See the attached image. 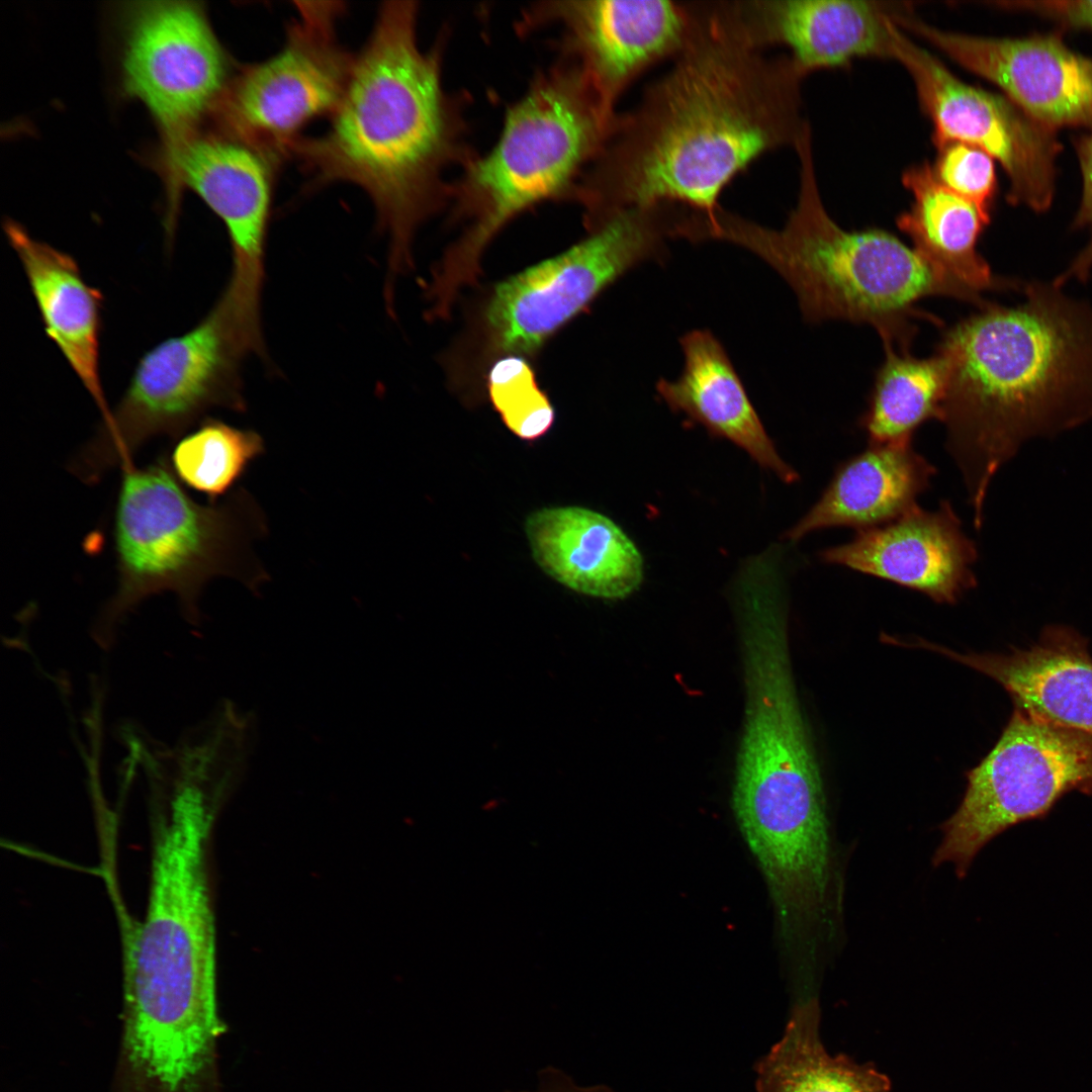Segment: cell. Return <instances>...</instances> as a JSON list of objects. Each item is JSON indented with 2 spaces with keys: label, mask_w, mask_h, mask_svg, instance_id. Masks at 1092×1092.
Segmentation results:
<instances>
[{
  "label": "cell",
  "mask_w": 1092,
  "mask_h": 1092,
  "mask_svg": "<svg viewBox=\"0 0 1092 1092\" xmlns=\"http://www.w3.org/2000/svg\"><path fill=\"white\" fill-rule=\"evenodd\" d=\"M679 213L673 204L624 210L567 251L498 284L485 315L495 348L518 356L535 352L627 271L664 260Z\"/></svg>",
  "instance_id": "8fae6325"
},
{
  "label": "cell",
  "mask_w": 1092,
  "mask_h": 1092,
  "mask_svg": "<svg viewBox=\"0 0 1092 1092\" xmlns=\"http://www.w3.org/2000/svg\"><path fill=\"white\" fill-rule=\"evenodd\" d=\"M892 59L910 75L937 149L952 143L977 148L1000 163L1009 180L1008 201L1046 210L1055 192L1060 151L1052 128L1008 98L969 85L895 24Z\"/></svg>",
  "instance_id": "4fadbf2b"
},
{
  "label": "cell",
  "mask_w": 1092,
  "mask_h": 1092,
  "mask_svg": "<svg viewBox=\"0 0 1092 1092\" xmlns=\"http://www.w3.org/2000/svg\"><path fill=\"white\" fill-rule=\"evenodd\" d=\"M525 531L542 570L576 593L624 599L642 582L640 551L601 513L576 506L545 508L528 516Z\"/></svg>",
  "instance_id": "44dd1931"
},
{
  "label": "cell",
  "mask_w": 1092,
  "mask_h": 1092,
  "mask_svg": "<svg viewBox=\"0 0 1092 1092\" xmlns=\"http://www.w3.org/2000/svg\"><path fill=\"white\" fill-rule=\"evenodd\" d=\"M745 710L732 807L740 831L769 842L808 836L825 799L793 677L787 620L760 612L739 625Z\"/></svg>",
  "instance_id": "ba28073f"
},
{
  "label": "cell",
  "mask_w": 1092,
  "mask_h": 1092,
  "mask_svg": "<svg viewBox=\"0 0 1092 1092\" xmlns=\"http://www.w3.org/2000/svg\"><path fill=\"white\" fill-rule=\"evenodd\" d=\"M930 647L1000 684L1014 707L1092 735V656L1075 629L1046 626L1029 648L1007 653Z\"/></svg>",
  "instance_id": "ffe728a7"
},
{
  "label": "cell",
  "mask_w": 1092,
  "mask_h": 1092,
  "mask_svg": "<svg viewBox=\"0 0 1092 1092\" xmlns=\"http://www.w3.org/2000/svg\"><path fill=\"white\" fill-rule=\"evenodd\" d=\"M4 232L16 253L39 310L47 335L100 411L110 417L100 376V332L103 296L83 278L69 254L32 238L13 220Z\"/></svg>",
  "instance_id": "7402d4cb"
},
{
  "label": "cell",
  "mask_w": 1092,
  "mask_h": 1092,
  "mask_svg": "<svg viewBox=\"0 0 1092 1092\" xmlns=\"http://www.w3.org/2000/svg\"><path fill=\"white\" fill-rule=\"evenodd\" d=\"M1002 6L1033 11L1074 27L1092 29V0L1001 2Z\"/></svg>",
  "instance_id": "1f68e13d"
},
{
  "label": "cell",
  "mask_w": 1092,
  "mask_h": 1092,
  "mask_svg": "<svg viewBox=\"0 0 1092 1092\" xmlns=\"http://www.w3.org/2000/svg\"><path fill=\"white\" fill-rule=\"evenodd\" d=\"M935 473L912 442L870 444L836 467L818 500L784 537L795 542L821 529L862 531L889 523L917 506Z\"/></svg>",
  "instance_id": "cb8c5ba5"
},
{
  "label": "cell",
  "mask_w": 1092,
  "mask_h": 1092,
  "mask_svg": "<svg viewBox=\"0 0 1092 1092\" xmlns=\"http://www.w3.org/2000/svg\"><path fill=\"white\" fill-rule=\"evenodd\" d=\"M265 452L262 437L207 418L180 437L167 454L181 484L204 493L209 502L229 494L253 461Z\"/></svg>",
  "instance_id": "83f0119b"
},
{
  "label": "cell",
  "mask_w": 1092,
  "mask_h": 1092,
  "mask_svg": "<svg viewBox=\"0 0 1092 1092\" xmlns=\"http://www.w3.org/2000/svg\"><path fill=\"white\" fill-rule=\"evenodd\" d=\"M692 23L691 1L574 0L533 4L520 27L559 26L561 55L578 65L615 117L619 99L640 76L679 54Z\"/></svg>",
  "instance_id": "2e32d148"
},
{
  "label": "cell",
  "mask_w": 1092,
  "mask_h": 1092,
  "mask_svg": "<svg viewBox=\"0 0 1092 1092\" xmlns=\"http://www.w3.org/2000/svg\"><path fill=\"white\" fill-rule=\"evenodd\" d=\"M506 1092H615L605 1084L580 1085L564 1070L547 1066L538 1071L537 1085L533 1090Z\"/></svg>",
  "instance_id": "d6a6232c"
},
{
  "label": "cell",
  "mask_w": 1092,
  "mask_h": 1092,
  "mask_svg": "<svg viewBox=\"0 0 1092 1092\" xmlns=\"http://www.w3.org/2000/svg\"><path fill=\"white\" fill-rule=\"evenodd\" d=\"M247 355L213 305L192 329L142 356L110 417L75 454L69 470L85 483H97L110 470L134 464L136 451L151 438L176 441L215 407L243 411L239 367Z\"/></svg>",
  "instance_id": "9c48e42d"
},
{
  "label": "cell",
  "mask_w": 1092,
  "mask_h": 1092,
  "mask_svg": "<svg viewBox=\"0 0 1092 1092\" xmlns=\"http://www.w3.org/2000/svg\"><path fill=\"white\" fill-rule=\"evenodd\" d=\"M815 998L798 1001L782 1037L755 1064L756 1092H891L889 1079L843 1055L831 1056L819 1033Z\"/></svg>",
  "instance_id": "484cf974"
},
{
  "label": "cell",
  "mask_w": 1092,
  "mask_h": 1092,
  "mask_svg": "<svg viewBox=\"0 0 1092 1092\" xmlns=\"http://www.w3.org/2000/svg\"><path fill=\"white\" fill-rule=\"evenodd\" d=\"M488 392L506 427L521 440L536 442L552 428L555 411L524 358L510 355L495 362L488 374Z\"/></svg>",
  "instance_id": "f1b7e54d"
},
{
  "label": "cell",
  "mask_w": 1092,
  "mask_h": 1092,
  "mask_svg": "<svg viewBox=\"0 0 1092 1092\" xmlns=\"http://www.w3.org/2000/svg\"><path fill=\"white\" fill-rule=\"evenodd\" d=\"M902 29L925 39L950 60L998 86L1024 113L1054 129L1092 127V60L1060 37L996 38L932 26L909 3L893 14Z\"/></svg>",
  "instance_id": "e0dca14e"
},
{
  "label": "cell",
  "mask_w": 1092,
  "mask_h": 1092,
  "mask_svg": "<svg viewBox=\"0 0 1092 1092\" xmlns=\"http://www.w3.org/2000/svg\"><path fill=\"white\" fill-rule=\"evenodd\" d=\"M886 348L869 406L860 420L870 444L910 443L930 420L942 419L946 376L940 357L912 356L909 349Z\"/></svg>",
  "instance_id": "4316f807"
},
{
  "label": "cell",
  "mask_w": 1092,
  "mask_h": 1092,
  "mask_svg": "<svg viewBox=\"0 0 1092 1092\" xmlns=\"http://www.w3.org/2000/svg\"><path fill=\"white\" fill-rule=\"evenodd\" d=\"M418 11L415 1L381 6L330 127L291 149L313 185L345 181L366 192L389 236L394 272L417 224L449 197L445 172L475 156L464 104L443 84L441 43H418Z\"/></svg>",
  "instance_id": "3957f363"
},
{
  "label": "cell",
  "mask_w": 1092,
  "mask_h": 1092,
  "mask_svg": "<svg viewBox=\"0 0 1092 1092\" xmlns=\"http://www.w3.org/2000/svg\"><path fill=\"white\" fill-rule=\"evenodd\" d=\"M1073 791L1092 795V735L1014 707L994 747L968 772L933 863H952L963 878L994 837L1044 816Z\"/></svg>",
  "instance_id": "30bf717a"
},
{
  "label": "cell",
  "mask_w": 1092,
  "mask_h": 1092,
  "mask_svg": "<svg viewBox=\"0 0 1092 1092\" xmlns=\"http://www.w3.org/2000/svg\"><path fill=\"white\" fill-rule=\"evenodd\" d=\"M819 556L825 563L895 582L937 603L953 604L977 584L976 545L948 500L934 510L915 506Z\"/></svg>",
  "instance_id": "ac0fdd59"
},
{
  "label": "cell",
  "mask_w": 1092,
  "mask_h": 1092,
  "mask_svg": "<svg viewBox=\"0 0 1092 1092\" xmlns=\"http://www.w3.org/2000/svg\"><path fill=\"white\" fill-rule=\"evenodd\" d=\"M282 49L244 67L230 81L214 111L221 132L254 148L278 168L291 159L299 131L338 108L355 57L339 42L340 2H296Z\"/></svg>",
  "instance_id": "7c38bea8"
},
{
  "label": "cell",
  "mask_w": 1092,
  "mask_h": 1092,
  "mask_svg": "<svg viewBox=\"0 0 1092 1092\" xmlns=\"http://www.w3.org/2000/svg\"><path fill=\"white\" fill-rule=\"evenodd\" d=\"M1062 287L1023 283L1022 303H990L938 344L946 449L976 529L992 479L1023 444L1092 421V305Z\"/></svg>",
  "instance_id": "7a4b0ae2"
},
{
  "label": "cell",
  "mask_w": 1092,
  "mask_h": 1092,
  "mask_svg": "<svg viewBox=\"0 0 1092 1092\" xmlns=\"http://www.w3.org/2000/svg\"><path fill=\"white\" fill-rule=\"evenodd\" d=\"M214 814L190 801L155 813L145 915L123 942L118 1058L157 1080H183L217 1060L215 931L206 875Z\"/></svg>",
  "instance_id": "277c9868"
},
{
  "label": "cell",
  "mask_w": 1092,
  "mask_h": 1092,
  "mask_svg": "<svg viewBox=\"0 0 1092 1092\" xmlns=\"http://www.w3.org/2000/svg\"><path fill=\"white\" fill-rule=\"evenodd\" d=\"M1076 150L1082 172L1083 192L1073 225L1089 229L1091 238L1066 271L1055 278L1054 282L1060 286L1073 278L1085 282L1092 270V134L1078 139Z\"/></svg>",
  "instance_id": "4dcf8cb0"
},
{
  "label": "cell",
  "mask_w": 1092,
  "mask_h": 1092,
  "mask_svg": "<svg viewBox=\"0 0 1092 1092\" xmlns=\"http://www.w3.org/2000/svg\"><path fill=\"white\" fill-rule=\"evenodd\" d=\"M795 150L800 162L798 200L783 229L719 207L698 217L695 241H723L750 251L791 286L807 322L869 324L885 347L909 349L913 320L929 317L916 308L924 297L943 295L983 305L894 235L839 226L820 196L810 126Z\"/></svg>",
  "instance_id": "5b68a950"
},
{
  "label": "cell",
  "mask_w": 1092,
  "mask_h": 1092,
  "mask_svg": "<svg viewBox=\"0 0 1092 1092\" xmlns=\"http://www.w3.org/2000/svg\"><path fill=\"white\" fill-rule=\"evenodd\" d=\"M734 22L753 47H774L807 76L861 58L892 59V18L898 3L843 0H727Z\"/></svg>",
  "instance_id": "d6986e66"
},
{
  "label": "cell",
  "mask_w": 1092,
  "mask_h": 1092,
  "mask_svg": "<svg viewBox=\"0 0 1092 1092\" xmlns=\"http://www.w3.org/2000/svg\"><path fill=\"white\" fill-rule=\"evenodd\" d=\"M167 163L172 177L200 196L223 222L233 270L217 301L242 332L260 336L265 243L278 167L221 131L192 133L167 147Z\"/></svg>",
  "instance_id": "9a60e30c"
},
{
  "label": "cell",
  "mask_w": 1092,
  "mask_h": 1092,
  "mask_svg": "<svg viewBox=\"0 0 1092 1092\" xmlns=\"http://www.w3.org/2000/svg\"><path fill=\"white\" fill-rule=\"evenodd\" d=\"M229 72L225 52L200 6L156 1L131 8L123 86L160 123L168 146L192 134L202 116L214 111L231 81Z\"/></svg>",
  "instance_id": "5bb4252c"
},
{
  "label": "cell",
  "mask_w": 1092,
  "mask_h": 1092,
  "mask_svg": "<svg viewBox=\"0 0 1092 1092\" xmlns=\"http://www.w3.org/2000/svg\"><path fill=\"white\" fill-rule=\"evenodd\" d=\"M685 365L675 380L660 379L656 391L674 413L729 440L786 483L798 473L780 456L724 347L707 330L679 339Z\"/></svg>",
  "instance_id": "603a6c76"
},
{
  "label": "cell",
  "mask_w": 1092,
  "mask_h": 1092,
  "mask_svg": "<svg viewBox=\"0 0 1092 1092\" xmlns=\"http://www.w3.org/2000/svg\"><path fill=\"white\" fill-rule=\"evenodd\" d=\"M932 167L936 178L946 188L972 202L990 219L997 189L994 160L985 152L960 143L937 149Z\"/></svg>",
  "instance_id": "f546056e"
},
{
  "label": "cell",
  "mask_w": 1092,
  "mask_h": 1092,
  "mask_svg": "<svg viewBox=\"0 0 1092 1092\" xmlns=\"http://www.w3.org/2000/svg\"><path fill=\"white\" fill-rule=\"evenodd\" d=\"M121 472L113 519L116 586L90 628L98 647L110 650L127 615L152 596L173 594L185 621L199 626V601L211 579L230 577L253 593L267 581L255 549L267 522L247 489L199 504L175 477L166 453Z\"/></svg>",
  "instance_id": "8992f818"
},
{
  "label": "cell",
  "mask_w": 1092,
  "mask_h": 1092,
  "mask_svg": "<svg viewBox=\"0 0 1092 1092\" xmlns=\"http://www.w3.org/2000/svg\"><path fill=\"white\" fill-rule=\"evenodd\" d=\"M689 38L631 110L619 113L570 197L590 225L636 207L674 204L713 213L753 162L793 147L806 77L787 55L749 43L723 0L691 1Z\"/></svg>",
  "instance_id": "6da1fadb"
},
{
  "label": "cell",
  "mask_w": 1092,
  "mask_h": 1092,
  "mask_svg": "<svg viewBox=\"0 0 1092 1092\" xmlns=\"http://www.w3.org/2000/svg\"><path fill=\"white\" fill-rule=\"evenodd\" d=\"M617 116L604 111L570 58L560 55L539 73L509 108L491 150L475 154L450 185L449 197L473 217L467 250H478L528 207L569 197L607 142Z\"/></svg>",
  "instance_id": "52a82bcc"
},
{
  "label": "cell",
  "mask_w": 1092,
  "mask_h": 1092,
  "mask_svg": "<svg viewBox=\"0 0 1092 1092\" xmlns=\"http://www.w3.org/2000/svg\"><path fill=\"white\" fill-rule=\"evenodd\" d=\"M913 203L897 219L914 249L944 278L973 296L986 290L1022 291L1023 283L994 276L977 244L989 222L975 204L946 188L928 163L902 177Z\"/></svg>",
  "instance_id": "d4e9b609"
}]
</instances>
